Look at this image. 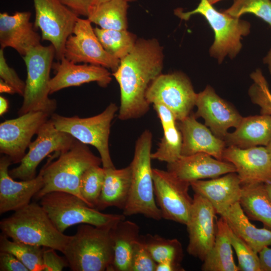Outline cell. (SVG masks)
<instances>
[{
    "label": "cell",
    "instance_id": "cell-50",
    "mask_svg": "<svg viewBox=\"0 0 271 271\" xmlns=\"http://www.w3.org/2000/svg\"><path fill=\"white\" fill-rule=\"evenodd\" d=\"M265 189L271 199V179L264 183Z\"/></svg>",
    "mask_w": 271,
    "mask_h": 271
},
{
    "label": "cell",
    "instance_id": "cell-26",
    "mask_svg": "<svg viewBox=\"0 0 271 271\" xmlns=\"http://www.w3.org/2000/svg\"><path fill=\"white\" fill-rule=\"evenodd\" d=\"M105 169L102 188L95 209L101 211L109 207H115L123 210L130 191V167L129 165L119 169Z\"/></svg>",
    "mask_w": 271,
    "mask_h": 271
},
{
    "label": "cell",
    "instance_id": "cell-18",
    "mask_svg": "<svg viewBox=\"0 0 271 271\" xmlns=\"http://www.w3.org/2000/svg\"><path fill=\"white\" fill-rule=\"evenodd\" d=\"M222 160L234 166L241 185L265 183L271 179V155L266 147L227 146Z\"/></svg>",
    "mask_w": 271,
    "mask_h": 271
},
{
    "label": "cell",
    "instance_id": "cell-6",
    "mask_svg": "<svg viewBox=\"0 0 271 271\" xmlns=\"http://www.w3.org/2000/svg\"><path fill=\"white\" fill-rule=\"evenodd\" d=\"M55 50L52 44H41L31 48L23 56L27 68V78L22 105L18 114L31 111H43L51 115L57 107V102L49 97L50 74Z\"/></svg>",
    "mask_w": 271,
    "mask_h": 271
},
{
    "label": "cell",
    "instance_id": "cell-39",
    "mask_svg": "<svg viewBox=\"0 0 271 271\" xmlns=\"http://www.w3.org/2000/svg\"><path fill=\"white\" fill-rule=\"evenodd\" d=\"M229 236L232 246L237 255L239 271H261L258 253L237 236L230 228Z\"/></svg>",
    "mask_w": 271,
    "mask_h": 271
},
{
    "label": "cell",
    "instance_id": "cell-36",
    "mask_svg": "<svg viewBox=\"0 0 271 271\" xmlns=\"http://www.w3.org/2000/svg\"><path fill=\"white\" fill-rule=\"evenodd\" d=\"M105 169L100 166L89 168L83 173L80 181V190L85 202L95 208L102 188Z\"/></svg>",
    "mask_w": 271,
    "mask_h": 271
},
{
    "label": "cell",
    "instance_id": "cell-3",
    "mask_svg": "<svg viewBox=\"0 0 271 271\" xmlns=\"http://www.w3.org/2000/svg\"><path fill=\"white\" fill-rule=\"evenodd\" d=\"M52 160L49 159L41 170L44 185L34 197L41 199L47 193L62 191L84 201L80 190L81 177L89 168L100 166L101 158L94 155L87 145L75 139L68 150L59 154L57 160Z\"/></svg>",
    "mask_w": 271,
    "mask_h": 271
},
{
    "label": "cell",
    "instance_id": "cell-28",
    "mask_svg": "<svg viewBox=\"0 0 271 271\" xmlns=\"http://www.w3.org/2000/svg\"><path fill=\"white\" fill-rule=\"evenodd\" d=\"M223 217L230 229L255 252L271 246V230L257 228L244 213L239 202L232 205Z\"/></svg>",
    "mask_w": 271,
    "mask_h": 271
},
{
    "label": "cell",
    "instance_id": "cell-21",
    "mask_svg": "<svg viewBox=\"0 0 271 271\" xmlns=\"http://www.w3.org/2000/svg\"><path fill=\"white\" fill-rule=\"evenodd\" d=\"M167 170L178 178L190 182L212 179L236 172L234 166L203 153L181 156L175 162L167 164Z\"/></svg>",
    "mask_w": 271,
    "mask_h": 271
},
{
    "label": "cell",
    "instance_id": "cell-46",
    "mask_svg": "<svg viewBox=\"0 0 271 271\" xmlns=\"http://www.w3.org/2000/svg\"><path fill=\"white\" fill-rule=\"evenodd\" d=\"M181 264L170 261H164L157 263L155 271H183Z\"/></svg>",
    "mask_w": 271,
    "mask_h": 271
},
{
    "label": "cell",
    "instance_id": "cell-32",
    "mask_svg": "<svg viewBox=\"0 0 271 271\" xmlns=\"http://www.w3.org/2000/svg\"><path fill=\"white\" fill-rule=\"evenodd\" d=\"M126 0H109L95 6L87 19L100 28L108 30H127Z\"/></svg>",
    "mask_w": 271,
    "mask_h": 271
},
{
    "label": "cell",
    "instance_id": "cell-8",
    "mask_svg": "<svg viewBox=\"0 0 271 271\" xmlns=\"http://www.w3.org/2000/svg\"><path fill=\"white\" fill-rule=\"evenodd\" d=\"M40 204L61 232L68 227L80 224L97 227L114 225L125 219L123 214L103 213L88 206L77 196L67 192L54 191L41 199Z\"/></svg>",
    "mask_w": 271,
    "mask_h": 271
},
{
    "label": "cell",
    "instance_id": "cell-27",
    "mask_svg": "<svg viewBox=\"0 0 271 271\" xmlns=\"http://www.w3.org/2000/svg\"><path fill=\"white\" fill-rule=\"evenodd\" d=\"M153 106L160 120L163 135L156 151L152 153L151 158L152 160L171 163L181 156L182 137L178 121L165 106L160 104H154Z\"/></svg>",
    "mask_w": 271,
    "mask_h": 271
},
{
    "label": "cell",
    "instance_id": "cell-11",
    "mask_svg": "<svg viewBox=\"0 0 271 271\" xmlns=\"http://www.w3.org/2000/svg\"><path fill=\"white\" fill-rule=\"evenodd\" d=\"M35 26L41 32L43 40L48 41L59 61L63 57L66 42L73 33L78 15L58 0H33Z\"/></svg>",
    "mask_w": 271,
    "mask_h": 271
},
{
    "label": "cell",
    "instance_id": "cell-53",
    "mask_svg": "<svg viewBox=\"0 0 271 271\" xmlns=\"http://www.w3.org/2000/svg\"><path fill=\"white\" fill-rule=\"evenodd\" d=\"M207 1L210 4L213 5L221 0H207Z\"/></svg>",
    "mask_w": 271,
    "mask_h": 271
},
{
    "label": "cell",
    "instance_id": "cell-48",
    "mask_svg": "<svg viewBox=\"0 0 271 271\" xmlns=\"http://www.w3.org/2000/svg\"><path fill=\"white\" fill-rule=\"evenodd\" d=\"M9 108V102L4 97L0 96V114L2 115L6 113Z\"/></svg>",
    "mask_w": 271,
    "mask_h": 271
},
{
    "label": "cell",
    "instance_id": "cell-34",
    "mask_svg": "<svg viewBox=\"0 0 271 271\" xmlns=\"http://www.w3.org/2000/svg\"><path fill=\"white\" fill-rule=\"evenodd\" d=\"M141 238L157 263L170 261L181 264L184 254L182 244L177 239H166L151 234L141 235Z\"/></svg>",
    "mask_w": 271,
    "mask_h": 271
},
{
    "label": "cell",
    "instance_id": "cell-10",
    "mask_svg": "<svg viewBox=\"0 0 271 271\" xmlns=\"http://www.w3.org/2000/svg\"><path fill=\"white\" fill-rule=\"evenodd\" d=\"M197 94L185 75L175 72L158 76L150 85L146 97L150 104L168 108L179 121L191 113Z\"/></svg>",
    "mask_w": 271,
    "mask_h": 271
},
{
    "label": "cell",
    "instance_id": "cell-51",
    "mask_svg": "<svg viewBox=\"0 0 271 271\" xmlns=\"http://www.w3.org/2000/svg\"><path fill=\"white\" fill-rule=\"evenodd\" d=\"M107 1H109V0H95L94 6L97 5H98L99 4H100L101 3H103ZM126 1H127L129 2L134 1L135 0H126Z\"/></svg>",
    "mask_w": 271,
    "mask_h": 271
},
{
    "label": "cell",
    "instance_id": "cell-29",
    "mask_svg": "<svg viewBox=\"0 0 271 271\" xmlns=\"http://www.w3.org/2000/svg\"><path fill=\"white\" fill-rule=\"evenodd\" d=\"M229 227L225 218L216 220V233L214 244L201 266L203 271H239L233 255Z\"/></svg>",
    "mask_w": 271,
    "mask_h": 271
},
{
    "label": "cell",
    "instance_id": "cell-35",
    "mask_svg": "<svg viewBox=\"0 0 271 271\" xmlns=\"http://www.w3.org/2000/svg\"><path fill=\"white\" fill-rule=\"evenodd\" d=\"M44 247L10 240L2 233L0 250L11 253L29 269V271H43Z\"/></svg>",
    "mask_w": 271,
    "mask_h": 271
},
{
    "label": "cell",
    "instance_id": "cell-5",
    "mask_svg": "<svg viewBox=\"0 0 271 271\" xmlns=\"http://www.w3.org/2000/svg\"><path fill=\"white\" fill-rule=\"evenodd\" d=\"M152 140L151 131L146 129L136 141L133 157L129 164L131 174L130 191L123 214H141L159 221L162 216L155 198L151 166Z\"/></svg>",
    "mask_w": 271,
    "mask_h": 271
},
{
    "label": "cell",
    "instance_id": "cell-17",
    "mask_svg": "<svg viewBox=\"0 0 271 271\" xmlns=\"http://www.w3.org/2000/svg\"><path fill=\"white\" fill-rule=\"evenodd\" d=\"M196 118L202 117L205 124L217 137L224 140L231 127H237L242 116L232 105L219 97L208 85L197 94L195 102Z\"/></svg>",
    "mask_w": 271,
    "mask_h": 271
},
{
    "label": "cell",
    "instance_id": "cell-52",
    "mask_svg": "<svg viewBox=\"0 0 271 271\" xmlns=\"http://www.w3.org/2000/svg\"><path fill=\"white\" fill-rule=\"evenodd\" d=\"M266 147L271 155V141L268 143V144L266 146Z\"/></svg>",
    "mask_w": 271,
    "mask_h": 271
},
{
    "label": "cell",
    "instance_id": "cell-43",
    "mask_svg": "<svg viewBox=\"0 0 271 271\" xmlns=\"http://www.w3.org/2000/svg\"><path fill=\"white\" fill-rule=\"evenodd\" d=\"M1 271H29L18 258L11 253L0 252Z\"/></svg>",
    "mask_w": 271,
    "mask_h": 271
},
{
    "label": "cell",
    "instance_id": "cell-4",
    "mask_svg": "<svg viewBox=\"0 0 271 271\" xmlns=\"http://www.w3.org/2000/svg\"><path fill=\"white\" fill-rule=\"evenodd\" d=\"M114 225H78L63 253L71 270H110L113 259L112 229Z\"/></svg>",
    "mask_w": 271,
    "mask_h": 271
},
{
    "label": "cell",
    "instance_id": "cell-1",
    "mask_svg": "<svg viewBox=\"0 0 271 271\" xmlns=\"http://www.w3.org/2000/svg\"><path fill=\"white\" fill-rule=\"evenodd\" d=\"M162 47L155 39H138L131 51L120 60L112 73L120 91V120L137 119L146 114L150 104L146 94L163 68Z\"/></svg>",
    "mask_w": 271,
    "mask_h": 271
},
{
    "label": "cell",
    "instance_id": "cell-9",
    "mask_svg": "<svg viewBox=\"0 0 271 271\" xmlns=\"http://www.w3.org/2000/svg\"><path fill=\"white\" fill-rule=\"evenodd\" d=\"M118 110L116 104L110 103L100 113L91 117H67L54 113L50 119L59 130L70 134L84 144L94 147L99 153L102 167L114 168L108 142L111 123Z\"/></svg>",
    "mask_w": 271,
    "mask_h": 271
},
{
    "label": "cell",
    "instance_id": "cell-42",
    "mask_svg": "<svg viewBox=\"0 0 271 271\" xmlns=\"http://www.w3.org/2000/svg\"><path fill=\"white\" fill-rule=\"evenodd\" d=\"M55 249L45 247L43 253V271H61L69 266L65 257L59 256Z\"/></svg>",
    "mask_w": 271,
    "mask_h": 271
},
{
    "label": "cell",
    "instance_id": "cell-12",
    "mask_svg": "<svg viewBox=\"0 0 271 271\" xmlns=\"http://www.w3.org/2000/svg\"><path fill=\"white\" fill-rule=\"evenodd\" d=\"M153 177L155 197L162 218L186 225L193 203L189 193L190 183L168 170L153 169Z\"/></svg>",
    "mask_w": 271,
    "mask_h": 271
},
{
    "label": "cell",
    "instance_id": "cell-19",
    "mask_svg": "<svg viewBox=\"0 0 271 271\" xmlns=\"http://www.w3.org/2000/svg\"><path fill=\"white\" fill-rule=\"evenodd\" d=\"M10 158L4 155L0 159V214L16 211L30 203L33 197L43 187L42 172L34 178L16 181L10 175Z\"/></svg>",
    "mask_w": 271,
    "mask_h": 271
},
{
    "label": "cell",
    "instance_id": "cell-38",
    "mask_svg": "<svg viewBox=\"0 0 271 271\" xmlns=\"http://www.w3.org/2000/svg\"><path fill=\"white\" fill-rule=\"evenodd\" d=\"M253 83L249 87L248 94L253 103L260 108V114L271 116V92L268 84L260 69L250 74Z\"/></svg>",
    "mask_w": 271,
    "mask_h": 271
},
{
    "label": "cell",
    "instance_id": "cell-24",
    "mask_svg": "<svg viewBox=\"0 0 271 271\" xmlns=\"http://www.w3.org/2000/svg\"><path fill=\"white\" fill-rule=\"evenodd\" d=\"M190 187L194 193L207 199L220 216L239 201L241 192V183L236 172L208 180L194 181L190 182Z\"/></svg>",
    "mask_w": 271,
    "mask_h": 271
},
{
    "label": "cell",
    "instance_id": "cell-20",
    "mask_svg": "<svg viewBox=\"0 0 271 271\" xmlns=\"http://www.w3.org/2000/svg\"><path fill=\"white\" fill-rule=\"evenodd\" d=\"M54 77L49 83L50 93L72 86H78L91 82H96L102 87H106L112 80L111 74L107 68L92 64H77L63 57L54 63Z\"/></svg>",
    "mask_w": 271,
    "mask_h": 271
},
{
    "label": "cell",
    "instance_id": "cell-13",
    "mask_svg": "<svg viewBox=\"0 0 271 271\" xmlns=\"http://www.w3.org/2000/svg\"><path fill=\"white\" fill-rule=\"evenodd\" d=\"M35 140L29 146V151L20 165L9 171L14 179L28 180L36 177V169L41 161L53 152L68 150L75 139L57 129L49 118L39 129Z\"/></svg>",
    "mask_w": 271,
    "mask_h": 271
},
{
    "label": "cell",
    "instance_id": "cell-15",
    "mask_svg": "<svg viewBox=\"0 0 271 271\" xmlns=\"http://www.w3.org/2000/svg\"><path fill=\"white\" fill-rule=\"evenodd\" d=\"M51 115L43 111H31L0 124V152L13 164L20 163L26 151L42 125Z\"/></svg>",
    "mask_w": 271,
    "mask_h": 271
},
{
    "label": "cell",
    "instance_id": "cell-37",
    "mask_svg": "<svg viewBox=\"0 0 271 271\" xmlns=\"http://www.w3.org/2000/svg\"><path fill=\"white\" fill-rule=\"evenodd\" d=\"M224 13L236 18L246 13H251L271 26L270 0H234Z\"/></svg>",
    "mask_w": 271,
    "mask_h": 271
},
{
    "label": "cell",
    "instance_id": "cell-25",
    "mask_svg": "<svg viewBox=\"0 0 271 271\" xmlns=\"http://www.w3.org/2000/svg\"><path fill=\"white\" fill-rule=\"evenodd\" d=\"M226 146L247 149L266 147L271 141V116L261 114L243 117L235 130L228 133Z\"/></svg>",
    "mask_w": 271,
    "mask_h": 271
},
{
    "label": "cell",
    "instance_id": "cell-31",
    "mask_svg": "<svg viewBox=\"0 0 271 271\" xmlns=\"http://www.w3.org/2000/svg\"><path fill=\"white\" fill-rule=\"evenodd\" d=\"M247 217L271 230V199L264 183L241 185L239 201Z\"/></svg>",
    "mask_w": 271,
    "mask_h": 271
},
{
    "label": "cell",
    "instance_id": "cell-22",
    "mask_svg": "<svg viewBox=\"0 0 271 271\" xmlns=\"http://www.w3.org/2000/svg\"><path fill=\"white\" fill-rule=\"evenodd\" d=\"M31 13L17 12L12 15L0 14L1 48L11 47L22 56L31 48L39 45L41 37L30 21Z\"/></svg>",
    "mask_w": 271,
    "mask_h": 271
},
{
    "label": "cell",
    "instance_id": "cell-45",
    "mask_svg": "<svg viewBox=\"0 0 271 271\" xmlns=\"http://www.w3.org/2000/svg\"><path fill=\"white\" fill-rule=\"evenodd\" d=\"M258 254L261 271H271V248L266 246Z\"/></svg>",
    "mask_w": 271,
    "mask_h": 271
},
{
    "label": "cell",
    "instance_id": "cell-30",
    "mask_svg": "<svg viewBox=\"0 0 271 271\" xmlns=\"http://www.w3.org/2000/svg\"><path fill=\"white\" fill-rule=\"evenodd\" d=\"M140 231L136 223L125 219L113 227V259L110 271H129L133 247L140 237Z\"/></svg>",
    "mask_w": 271,
    "mask_h": 271
},
{
    "label": "cell",
    "instance_id": "cell-2",
    "mask_svg": "<svg viewBox=\"0 0 271 271\" xmlns=\"http://www.w3.org/2000/svg\"><path fill=\"white\" fill-rule=\"evenodd\" d=\"M2 233L12 240L63 253L72 236L55 226L41 205L30 203L0 222Z\"/></svg>",
    "mask_w": 271,
    "mask_h": 271
},
{
    "label": "cell",
    "instance_id": "cell-44",
    "mask_svg": "<svg viewBox=\"0 0 271 271\" xmlns=\"http://www.w3.org/2000/svg\"><path fill=\"white\" fill-rule=\"evenodd\" d=\"M78 16H89L94 6L95 0H58Z\"/></svg>",
    "mask_w": 271,
    "mask_h": 271
},
{
    "label": "cell",
    "instance_id": "cell-33",
    "mask_svg": "<svg viewBox=\"0 0 271 271\" xmlns=\"http://www.w3.org/2000/svg\"><path fill=\"white\" fill-rule=\"evenodd\" d=\"M94 30L104 50L120 60L131 51L137 41L136 35L127 30H108L95 27Z\"/></svg>",
    "mask_w": 271,
    "mask_h": 271
},
{
    "label": "cell",
    "instance_id": "cell-41",
    "mask_svg": "<svg viewBox=\"0 0 271 271\" xmlns=\"http://www.w3.org/2000/svg\"><path fill=\"white\" fill-rule=\"evenodd\" d=\"M1 79L11 86L16 93L23 96L26 83L18 76L15 70L9 66L4 54V49H0Z\"/></svg>",
    "mask_w": 271,
    "mask_h": 271
},
{
    "label": "cell",
    "instance_id": "cell-16",
    "mask_svg": "<svg viewBox=\"0 0 271 271\" xmlns=\"http://www.w3.org/2000/svg\"><path fill=\"white\" fill-rule=\"evenodd\" d=\"M216 212L205 198L194 193L189 218L186 224L189 242L187 251L203 261L212 248L216 233Z\"/></svg>",
    "mask_w": 271,
    "mask_h": 271
},
{
    "label": "cell",
    "instance_id": "cell-14",
    "mask_svg": "<svg viewBox=\"0 0 271 271\" xmlns=\"http://www.w3.org/2000/svg\"><path fill=\"white\" fill-rule=\"evenodd\" d=\"M64 57L75 63L101 66L113 72L117 70L120 63V60L104 50L87 18L78 19L73 33L66 42Z\"/></svg>",
    "mask_w": 271,
    "mask_h": 271
},
{
    "label": "cell",
    "instance_id": "cell-47",
    "mask_svg": "<svg viewBox=\"0 0 271 271\" xmlns=\"http://www.w3.org/2000/svg\"><path fill=\"white\" fill-rule=\"evenodd\" d=\"M0 91L1 93H16L14 88L1 79L0 80Z\"/></svg>",
    "mask_w": 271,
    "mask_h": 271
},
{
    "label": "cell",
    "instance_id": "cell-40",
    "mask_svg": "<svg viewBox=\"0 0 271 271\" xmlns=\"http://www.w3.org/2000/svg\"><path fill=\"white\" fill-rule=\"evenodd\" d=\"M156 265L140 236L133 245L129 271H155Z\"/></svg>",
    "mask_w": 271,
    "mask_h": 271
},
{
    "label": "cell",
    "instance_id": "cell-23",
    "mask_svg": "<svg viewBox=\"0 0 271 271\" xmlns=\"http://www.w3.org/2000/svg\"><path fill=\"white\" fill-rule=\"evenodd\" d=\"M178 124L182 137L181 156L203 153L222 160L226 147L225 141L215 136L205 124L198 121L194 113L178 121Z\"/></svg>",
    "mask_w": 271,
    "mask_h": 271
},
{
    "label": "cell",
    "instance_id": "cell-7",
    "mask_svg": "<svg viewBox=\"0 0 271 271\" xmlns=\"http://www.w3.org/2000/svg\"><path fill=\"white\" fill-rule=\"evenodd\" d=\"M174 14L186 21L196 14L201 15L206 19L214 33V41L209 52L219 63L226 56L232 59L236 56L242 47V37L250 32L248 22L233 17L222 11H217L207 0H200L197 7L191 11L185 12L178 8L175 10Z\"/></svg>",
    "mask_w": 271,
    "mask_h": 271
},
{
    "label": "cell",
    "instance_id": "cell-49",
    "mask_svg": "<svg viewBox=\"0 0 271 271\" xmlns=\"http://www.w3.org/2000/svg\"><path fill=\"white\" fill-rule=\"evenodd\" d=\"M263 62L267 65L269 72L271 75V50L264 58Z\"/></svg>",
    "mask_w": 271,
    "mask_h": 271
}]
</instances>
